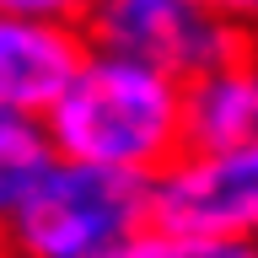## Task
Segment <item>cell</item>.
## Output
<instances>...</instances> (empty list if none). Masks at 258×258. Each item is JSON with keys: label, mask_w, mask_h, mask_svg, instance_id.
<instances>
[{"label": "cell", "mask_w": 258, "mask_h": 258, "mask_svg": "<svg viewBox=\"0 0 258 258\" xmlns=\"http://www.w3.org/2000/svg\"><path fill=\"white\" fill-rule=\"evenodd\" d=\"M54 156L156 183L188 151V86L140 59L92 48L43 113Z\"/></svg>", "instance_id": "cell-1"}, {"label": "cell", "mask_w": 258, "mask_h": 258, "mask_svg": "<svg viewBox=\"0 0 258 258\" xmlns=\"http://www.w3.org/2000/svg\"><path fill=\"white\" fill-rule=\"evenodd\" d=\"M140 226H151V183L54 156L6 215V242L11 258H108Z\"/></svg>", "instance_id": "cell-2"}, {"label": "cell", "mask_w": 258, "mask_h": 258, "mask_svg": "<svg viewBox=\"0 0 258 258\" xmlns=\"http://www.w3.org/2000/svg\"><path fill=\"white\" fill-rule=\"evenodd\" d=\"M97 48L140 59L172 81H199L237 54V27H226L205 0H102L92 11Z\"/></svg>", "instance_id": "cell-3"}, {"label": "cell", "mask_w": 258, "mask_h": 258, "mask_svg": "<svg viewBox=\"0 0 258 258\" xmlns=\"http://www.w3.org/2000/svg\"><path fill=\"white\" fill-rule=\"evenodd\" d=\"M151 221L258 242V145H188L151 183Z\"/></svg>", "instance_id": "cell-4"}, {"label": "cell", "mask_w": 258, "mask_h": 258, "mask_svg": "<svg viewBox=\"0 0 258 258\" xmlns=\"http://www.w3.org/2000/svg\"><path fill=\"white\" fill-rule=\"evenodd\" d=\"M76 64L81 48L70 27L0 11V124H43Z\"/></svg>", "instance_id": "cell-5"}, {"label": "cell", "mask_w": 258, "mask_h": 258, "mask_svg": "<svg viewBox=\"0 0 258 258\" xmlns=\"http://www.w3.org/2000/svg\"><path fill=\"white\" fill-rule=\"evenodd\" d=\"M188 145H258V54L237 48L188 81Z\"/></svg>", "instance_id": "cell-6"}, {"label": "cell", "mask_w": 258, "mask_h": 258, "mask_svg": "<svg viewBox=\"0 0 258 258\" xmlns=\"http://www.w3.org/2000/svg\"><path fill=\"white\" fill-rule=\"evenodd\" d=\"M48 161H54V145L43 124H0V221L38 188Z\"/></svg>", "instance_id": "cell-7"}, {"label": "cell", "mask_w": 258, "mask_h": 258, "mask_svg": "<svg viewBox=\"0 0 258 258\" xmlns=\"http://www.w3.org/2000/svg\"><path fill=\"white\" fill-rule=\"evenodd\" d=\"M108 258H258V242H231V237H205V231H183V226H140L135 237Z\"/></svg>", "instance_id": "cell-8"}, {"label": "cell", "mask_w": 258, "mask_h": 258, "mask_svg": "<svg viewBox=\"0 0 258 258\" xmlns=\"http://www.w3.org/2000/svg\"><path fill=\"white\" fill-rule=\"evenodd\" d=\"M102 0H0V11L27 16V22H48V27H76V22H92V11Z\"/></svg>", "instance_id": "cell-9"}, {"label": "cell", "mask_w": 258, "mask_h": 258, "mask_svg": "<svg viewBox=\"0 0 258 258\" xmlns=\"http://www.w3.org/2000/svg\"><path fill=\"white\" fill-rule=\"evenodd\" d=\"M205 6L221 16L226 27H237V32H258V0H205Z\"/></svg>", "instance_id": "cell-10"}, {"label": "cell", "mask_w": 258, "mask_h": 258, "mask_svg": "<svg viewBox=\"0 0 258 258\" xmlns=\"http://www.w3.org/2000/svg\"><path fill=\"white\" fill-rule=\"evenodd\" d=\"M0 258H11V242H6V221H0Z\"/></svg>", "instance_id": "cell-11"}]
</instances>
